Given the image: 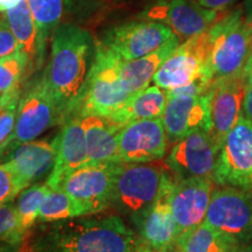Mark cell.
<instances>
[{
	"label": "cell",
	"mask_w": 252,
	"mask_h": 252,
	"mask_svg": "<svg viewBox=\"0 0 252 252\" xmlns=\"http://www.w3.org/2000/svg\"><path fill=\"white\" fill-rule=\"evenodd\" d=\"M94 48L91 34L77 25L61 23L53 32L42 78L63 122L76 111L94 62Z\"/></svg>",
	"instance_id": "6da1fadb"
},
{
	"label": "cell",
	"mask_w": 252,
	"mask_h": 252,
	"mask_svg": "<svg viewBox=\"0 0 252 252\" xmlns=\"http://www.w3.org/2000/svg\"><path fill=\"white\" fill-rule=\"evenodd\" d=\"M31 252H134L135 234L115 215L75 219L40 226Z\"/></svg>",
	"instance_id": "7a4b0ae2"
},
{
	"label": "cell",
	"mask_w": 252,
	"mask_h": 252,
	"mask_svg": "<svg viewBox=\"0 0 252 252\" xmlns=\"http://www.w3.org/2000/svg\"><path fill=\"white\" fill-rule=\"evenodd\" d=\"M207 35L206 70L210 83L242 74L252 53V21L245 18L243 9L217 18Z\"/></svg>",
	"instance_id": "3957f363"
},
{
	"label": "cell",
	"mask_w": 252,
	"mask_h": 252,
	"mask_svg": "<svg viewBox=\"0 0 252 252\" xmlns=\"http://www.w3.org/2000/svg\"><path fill=\"white\" fill-rule=\"evenodd\" d=\"M121 61L102 43H97L93 65L74 115H97L109 119L127 100L130 94L123 88L119 76Z\"/></svg>",
	"instance_id": "277c9868"
},
{
	"label": "cell",
	"mask_w": 252,
	"mask_h": 252,
	"mask_svg": "<svg viewBox=\"0 0 252 252\" xmlns=\"http://www.w3.org/2000/svg\"><path fill=\"white\" fill-rule=\"evenodd\" d=\"M171 178L152 163L117 162L115 166L110 206L132 217L150 207Z\"/></svg>",
	"instance_id": "5b68a950"
},
{
	"label": "cell",
	"mask_w": 252,
	"mask_h": 252,
	"mask_svg": "<svg viewBox=\"0 0 252 252\" xmlns=\"http://www.w3.org/2000/svg\"><path fill=\"white\" fill-rule=\"evenodd\" d=\"M62 123L61 113L42 76L36 78L20 96L13 132L0 145V157H5L19 145L35 140L43 132Z\"/></svg>",
	"instance_id": "8992f818"
},
{
	"label": "cell",
	"mask_w": 252,
	"mask_h": 252,
	"mask_svg": "<svg viewBox=\"0 0 252 252\" xmlns=\"http://www.w3.org/2000/svg\"><path fill=\"white\" fill-rule=\"evenodd\" d=\"M204 222L232 245L252 241V189L225 187L214 190Z\"/></svg>",
	"instance_id": "52a82bcc"
},
{
	"label": "cell",
	"mask_w": 252,
	"mask_h": 252,
	"mask_svg": "<svg viewBox=\"0 0 252 252\" xmlns=\"http://www.w3.org/2000/svg\"><path fill=\"white\" fill-rule=\"evenodd\" d=\"M212 179L223 187L251 189L252 123L244 116L238 119L225 135Z\"/></svg>",
	"instance_id": "ba28073f"
},
{
	"label": "cell",
	"mask_w": 252,
	"mask_h": 252,
	"mask_svg": "<svg viewBox=\"0 0 252 252\" xmlns=\"http://www.w3.org/2000/svg\"><path fill=\"white\" fill-rule=\"evenodd\" d=\"M116 163H86L69 173L56 189L70 195L87 216L102 213L110 207Z\"/></svg>",
	"instance_id": "9c48e42d"
},
{
	"label": "cell",
	"mask_w": 252,
	"mask_h": 252,
	"mask_svg": "<svg viewBox=\"0 0 252 252\" xmlns=\"http://www.w3.org/2000/svg\"><path fill=\"white\" fill-rule=\"evenodd\" d=\"M174 35L171 28L158 21H133L109 30L100 43L122 61H130L154 52Z\"/></svg>",
	"instance_id": "30bf717a"
},
{
	"label": "cell",
	"mask_w": 252,
	"mask_h": 252,
	"mask_svg": "<svg viewBox=\"0 0 252 252\" xmlns=\"http://www.w3.org/2000/svg\"><path fill=\"white\" fill-rule=\"evenodd\" d=\"M207 59L208 35L207 32H203L179 45L158 69L152 81L160 89L171 90L187 86L201 77L208 80Z\"/></svg>",
	"instance_id": "8fae6325"
},
{
	"label": "cell",
	"mask_w": 252,
	"mask_h": 252,
	"mask_svg": "<svg viewBox=\"0 0 252 252\" xmlns=\"http://www.w3.org/2000/svg\"><path fill=\"white\" fill-rule=\"evenodd\" d=\"M220 149L209 132H193L176 141L165 162L176 180L212 178Z\"/></svg>",
	"instance_id": "7c38bea8"
},
{
	"label": "cell",
	"mask_w": 252,
	"mask_h": 252,
	"mask_svg": "<svg viewBox=\"0 0 252 252\" xmlns=\"http://www.w3.org/2000/svg\"><path fill=\"white\" fill-rule=\"evenodd\" d=\"M173 182L169 178L157 200L143 212L130 217L141 243L154 251L171 252L176 247L180 235L169 207V191Z\"/></svg>",
	"instance_id": "4fadbf2b"
},
{
	"label": "cell",
	"mask_w": 252,
	"mask_h": 252,
	"mask_svg": "<svg viewBox=\"0 0 252 252\" xmlns=\"http://www.w3.org/2000/svg\"><path fill=\"white\" fill-rule=\"evenodd\" d=\"M167 144L168 138L161 118L131 122L118 133V162L157 161L166 156Z\"/></svg>",
	"instance_id": "5bb4252c"
},
{
	"label": "cell",
	"mask_w": 252,
	"mask_h": 252,
	"mask_svg": "<svg viewBox=\"0 0 252 252\" xmlns=\"http://www.w3.org/2000/svg\"><path fill=\"white\" fill-rule=\"evenodd\" d=\"M141 17L143 20L166 25L179 39L188 40L209 30L219 14L194 0H160L147 8Z\"/></svg>",
	"instance_id": "9a60e30c"
},
{
	"label": "cell",
	"mask_w": 252,
	"mask_h": 252,
	"mask_svg": "<svg viewBox=\"0 0 252 252\" xmlns=\"http://www.w3.org/2000/svg\"><path fill=\"white\" fill-rule=\"evenodd\" d=\"M248 86L244 72L237 76L214 82L208 90L212 116V134L220 147L225 135L243 116V102Z\"/></svg>",
	"instance_id": "2e32d148"
},
{
	"label": "cell",
	"mask_w": 252,
	"mask_h": 252,
	"mask_svg": "<svg viewBox=\"0 0 252 252\" xmlns=\"http://www.w3.org/2000/svg\"><path fill=\"white\" fill-rule=\"evenodd\" d=\"M161 119L167 138L171 143H176L193 132H210L212 116L209 94L207 93L200 96L167 98Z\"/></svg>",
	"instance_id": "e0dca14e"
},
{
	"label": "cell",
	"mask_w": 252,
	"mask_h": 252,
	"mask_svg": "<svg viewBox=\"0 0 252 252\" xmlns=\"http://www.w3.org/2000/svg\"><path fill=\"white\" fill-rule=\"evenodd\" d=\"M213 191L212 178H189L173 182L169 207L180 234L203 222Z\"/></svg>",
	"instance_id": "ac0fdd59"
},
{
	"label": "cell",
	"mask_w": 252,
	"mask_h": 252,
	"mask_svg": "<svg viewBox=\"0 0 252 252\" xmlns=\"http://www.w3.org/2000/svg\"><path fill=\"white\" fill-rule=\"evenodd\" d=\"M56 159L47 185L56 189L69 173L88 163L86 133L81 116L74 115L63 122L61 131L55 137Z\"/></svg>",
	"instance_id": "d6986e66"
},
{
	"label": "cell",
	"mask_w": 252,
	"mask_h": 252,
	"mask_svg": "<svg viewBox=\"0 0 252 252\" xmlns=\"http://www.w3.org/2000/svg\"><path fill=\"white\" fill-rule=\"evenodd\" d=\"M24 188L48 179L55 165V141L32 140L21 144L6 154Z\"/></svg>",
	"instance_id": "ffe728a7"
},
{
	"label": "cell",
	"mask_w": 252,
	"mask_h": 252,
	"mask_svg": "<svg viewBox=\"0 0 252 252\" xmlns=\"http://www.w3.org/2000/svg\"><path fill=\"white\" fill-rule=\"evenodd\" d=\"M88 163L118 162V133L123 126L97 115L82 116Z\"/></svg>",
	"instance_id": "44dd1931"
},
{
	"label": "cell",
	"mask_w": 252,
	"mask_h": 252,
	"mask_svg": "<svg viewBox=\"0 0 252 252\" xmlns=\"http://www.w3.org/2000/svg\"><path fill=\"white\" fill-rule=\"evenodd\" d=\"M179 45H180V39L174 35L165 45L143 58L130 60V61H121L119 76L126 93L131 96L149 87L158 69L161 67L162 63L171 56Z\"/></svg>",
	"instance_id": "7402d4cb"
},
{
	"label": "cell",
	"mask_w": 252,
	"mask_h": 252,
	"mask_svg": "<svg viewBox=\"0 0 252 252\" xmlns=\"http://www.w3.org/2000/svg\"><path fill=\"white\" fill-rule=\"evenodd\" d=\"M4 15L18 41L20 52L28 58V74L40 69L45 61L46 45L40 41L26 0H23L15 8L5 12Z\"/></svg>",
	"instance_id": "603a6c76"
},
{
	"label": "cell",
	"mask_w": 252,
	"mask_h": 252,
	"mask_svg": "<svg viewBox=\"0 0 252 252\" xmlns=\"http://www.w3.org/2000/svg\"><path fill=\"white\" fill-rule=\"evenodd\" d=\"M167 104L166 91L159 87H147L128 97L109 119L124 126L131 122L161 118Z\"/></svg>",
	"instance_id": "cb8c5ba5"
},
{
	"label": "cell",
	"mask_w": 252,
	"mask_h": 252,
	"mask_svg": "<svg viewBox=\"0 0 252 252\" xmlns=\"http://www.w3.org/2000/svg\"><path fill=\"white\" fill-rule=\"evenodd\" d=\"M231 247L229 241L203 220L182 231L175 248L179 252H226Z\"/></svg>",
	"instance_id": "d4e9b609"
},
{
	"label": "cell",
	"mask_w": 252,
	"mask_h": 252,
	"mask_svg": "<svg viewBox=\"0 0 252 252\" xmlns=\"http://www.w3.org/2000/svg\"><path fill=\"white\" fill-rule=\"evenodd\" d=\"M87 216L76 201L62 189H50L40 208L36 223H54L60 220Z\"/></svg>",
	"instance_id": "484cf974"
},
{
	"label": "cell",
	"mask_w": 252,
	"mask_h": 252,
	"mask_svg": "<svg viewBox=\"0 0 252 252\" xmlns=\"http://www.w3.org/2000/svg\"><path fill=\"white\" fill-rule=\"evenodd\" d=\"M35 23L40 41L47 45L53 32L61 24L63 0H26Z\"/></svg>",
	"instance_id": "4316f807"
},
{
	"label": "cell",
	"mask_w": 252,
	"mask_h": 252,
	"mask_svg": "<svg viewBox=\"0 0 252 252\" xmlns=\"http://www.w3.org/2000/svg\"><path fill=\"white\" fill-rule=\"evenodd\" d=\"M50 189L47 182H37L19 193L15 209L21 225L27 232L35 225L40 208Z\"/></svg>",
	"instance_id": "83f0119b"
},
{
	"label": "cell",
	"mask_w": 252,
	"mask_h": 252,
	"mask_svg": "<svg viewBox=\"0 0 252 252\" xmlns=\"http://www.w3.org/2000/svg\"><path fill=\"white\" fill-rule=\"evenodd\" d=\"M28 58L23 52L0 58V96L20 90L21 82L28 74Z\"/></svg>",
	"instance_id": "f1b7e54d"
},
{
	"label": "cell",
	"mask_w": 252,
	"mask_h": 252,
	"mask_svg": "<svg viewBox=\"0 0 252 252\" xmlns=\"http://www.w3.org/2000/svg\"><path fill=\"white\" fill-rule=\"evenodd\" d=\"M28 232L23 228L13 201L0 206V239L24 243Z\"/></svg>",
	"instance_id": "f546056e"
},
{
	"label": "cell",
	"mask_w": 252,
	"mask_h": 252,
	"mask_svg": "<svg viewBox=\"0 0 252 252\" xmlns=\"http://www.w3.org/2000/svg\"><path fill=\"white\" fill-rule=\"evenodd\" d=\"M21 90L0 97V145L13 132Z\"/></svg>",
	"instance_id": "4dcf8cb0"
},
{
	"label": "cell",
	"mask_w": 252,
	"mask_h": 252,
	"mask_svg": "<svg viewBox=\"0 0 252 252\" xmlns=\"http://www.w3.org/2000/svg\"><path fill=\"white\" fill-rule=\"evenodd\" d=\"M24 189L11 163L7 161L0 163V206L13 201Z\"/></svg>",
	"instance_id": "1f68e13d"
},
{
	"label": "cell",
	"mask_w": 252,
	"mask_h": 252,
	"mask_svg": "<svg viewBox=\"0 0 252 252\" xmlns=\"http://www.w3.org/2000/svg\"><path fill=\"white\" fill-rule=\"evenodd\" d=\"M20 52V47L13 32L6 20L4 13L0 14V58L13 55Z\"/></svg>",
	"instance_id": "d6a6232c"
},
{
	"label": "cell",
	"mask_w": 252,
	"mask_h": 252,
	"mask_svg": "<svg viewBox=\"0 0 252 252\" xmlns=\"http://www.w3.org/2000/svg\"><path fill=\"white\" fill-rule=\"evenodd\" d=\"M235 1L236 0H198V4L204 8L213 9V11H222Z\"/></svg>",
	"instance_id": "836d02e7"
},
{
	"label": "cell",
	"mask_w": 252,
	"mask_h": 252,
	"mask_svg": "<svg viewBox=\"0 0 252 252\" xmlns=\"http://www.w3.org/2000/svg\"><path fill=\"white\" fill-rule=\"evenodd\" d=\"M243 116L249 122L252 123V80H248L243 102Z\"/></svg>",
	"instance_id": "e575fe53"
},
{
	"label": "cell",
	"mask_w": 252,
	"mask_h": 252,
	"mask_svg": "<svg viewBox=\"0 0 252 252\" xmlns=\"http://www.w3.org/2000/svg\"><path fill=\"white\" fill-rule=\"evenodd\" d=\"M24 248V243H17V242L2 241L0 239V252H21Z\"/></svg>",
	"instance_id": "d590c367"
},
{
	"label": "cell",
	"mask_w": 252,
	"mask_h": 252,
	"mask_svg": "<svg viewBox=\"0 0 252 252\" xmlns=\"http://www.w3.org/2000/svg\"><path fill=\"white\" fill-rule=\"evenodd\" d=\"M21 1L23 0H0V13H5L15 8Z\"/></svg>",
	"instance_id": "8d00e7d4"
},
{
	"label": "cell",
	"mask_w": 252,
	"mask_h": 252,
	"mask_svg": "<svg viewBox=\"0 0 252 252\" xmlns=\"http://www.w3.org/2000/svg\"><path fill=\"white\" fill-rule=\"evenodd\" d=\"M226 252H252V241L232 245Z\"/></svg>",
	"instance_id": "74e56055"
},
{
	"label": "cell",
	"mask_w": 252,
	"mask_h": 252,
	"mask_svg": "<svg viewBox=\"0 0 252 252\" xmlns=\"http://www.w3.org/2000/svg\"><path fill=\"white\" fill-rule=\"evenodd\" d=\"M243 12L245 18L249 21H252V0H245L244 6H243Z\"/></svg>",
	"instance_id": "f35d334b"
},
{
	"label": "cell",
	"mask_w": 252,
	"mask_h": 252,
	"mask_svg": "<svg viewBox=\"0 0 252 252\" xmlns=\"http://www.w3.org/2000/svg\"><path fill=\"white\" fill-rule=\"evenodd\" d=\"M244 74L245 76L248 77V80H252V53L250 55V58H249L247 64H245L244 67Z\"/></svg>",
	"instance_id": "ab89813d"
},
{
	"label": "cell",
	"mask_w": 252,
	"mask_h": 252,
	"mask_svg": "<svg viewBox=\"0 0 252 252\" xmlns=\"http://www.w3.org/2000/svg\"><path fill=\"white\" fill-rule=\"evenodd\" d=\"M134 252H159V251H154L152 250V249H149V248H137V250H135Z\"/></svg>",
	"instance_id": "60d3db41"
},
{
	"label": "cell",
	"mask_w": 252,
	"mask_h": 252,
	"mask_svg": "<svg viewBox=\"0 0 252 252\" xmlns=\"http://www.w3.org/2000/svg\"><path fill=\"white\" fill-rule=\"evenodd\" d=\"M78 1H94V0H78Z\"/></svg>",
	"instance_id": "b9f144b4"
},
{
	"label": "cell",
	"mask_w": 252,
	"mask_h": 252,
	"mask_svg": "<svg viewBox=\"0 0 252 252\" xmlns=\"http://www.w3.org/2000/svg\"><path fill=\"white\" fill-rule=\"evenodd\" d=\"M251 189H252V184H251Z\"/></svg>",
	"instance_id": "7bdbcfd3"
},
{
	"label": "cell",
	"mask_w": 252,
	"mask_h": 252,
	"mask_svg": "<svg viewBox=\"0 0 252 252\" xmlns=\"http://www.w3.org/2000/svg\"><path fill=\"white\" fill-rule=\"evenodd\" d=\"M0 97H1V96H0Z\"/></svg>",
	"instance_id": "ee69618b"
}]
</instances>
